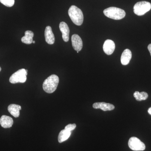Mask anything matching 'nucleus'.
<instances>
[{"label":"nucleus","mask_w":151,"mask_h":151,"mask_svg":"<svg viewBox=\"0 0 151 151\" xmlns=\"http://www.w3.org/2000/svg\"><path fill=\"white\" fill-rule=\"evenodd\" d=\"M59 81V77L57 76L55 74L50 76L44 81V90L49 94L53 93L57 88Z\"/></svg>","instance_id":"1"},{"label":"nucleus","mask_w":151,"mask_h":151,"mask_svg":"<svg viewBox=\"0 0 151 151\" xmlns=\"http://www.w3.org/2000/svg\"><path fill=\"white\" fill-rule=\"evenodd\" d=\"M148 113L150 114V115H151V107L148 109Z\"/></svg>","instance_id":"21"},{"label":"nucleus","mask_w":151,"mask_h":151,"mask_svg":"<svg viewBox=\"0 0 151 151\" xmlns=\"http://www.w3.org/2000/svg\"><path fill=\"white\" fill-rule=\"evenodd\" d=\"M103 13L106 17L114 20L122 19L126 16V12L124 10L115 7L105 9Z\"/></svg>","instance_id":"3"},{"label":"nucleus","mask_w":151,"mask_h":151,"mask_svg":"<svg viewBox=\"0 0 151 151\" xmlns=\"http://www.w3.org/2000/svg\"><path fill=\"white\" fill-rule=\"evenodd\" d=\"M148 49L149 51H150V53L151 56V43L148 46Z\"/></svg>","instance_id":"20"},{"label":"nucleus","mask_w":151,"mask_h":151,"mask_svg":"<svg viewBox=\"0 0 151 151\" xmlns=\"http://www.w3.org/2000/svg\"><path fill=\"white\" fill-rule=\"evenodd\" d=\"M13 123V120L9 116L3 115L0 119V124L3 128H11Z\"/></svg>","instance_id":"12"},{"label":"nucleus","mask_w":151,"mask_h":151,"mask_svg":"<svg viewBox=\"0 0 151 151\" xmlns=\"http://www.w3.org/2000/svg\"><path fill=\"white\" fill-rule=\"evenodd\" d=\"M27 71L24 68L19 69L11 76L9 78L10 82L12 84L24 83L27 79Z\"/></svg>","instance_id":"4"},{"label":"nucleus","mask_w":151,"mask_h":151,"mask_svg":"<svg viewBox=\"0 0 151 151\" xmlns=\"http://www.w3.org/2000/svg\"><path fill=\"white\" fill-rule=\"evenodd\" d=\"M14 0H0V2L7 7L12 6L14 4Z\"/></svg>","instance_id":"18"},{"label":"nucleus","mask_w":151,"mask_h":151,"mask_svg":"<svg viewBox=\"0 0 151 151\" xmlns=\"http://www.w3.org/2000/svg\"><path fill=\"white\" fill-rule=\"evenodd\" d=\"M151 9V4L149 2L142 1L136 3L134 7V13L138 16H142Z\"/></svg>","instance_id":"5"},{"label":"nucleus","mask_w":151,"mask_h":151,"mask_svg":"<svg viewBox=\"0 0 151 151\" xmlns=\"http://www.w3.org/2000/svg\"><path fill=\"white\" fill-rule=\"evenodd\" d=\"M76 127V124H69L65 127V129L68 131L71 132L73 130L75 129Z\"/></svg>","instance_id":"19"},{"label":"nucleus","mask_w":151,"mask_h":151,"mask_svg":"<svg viewBox=\"0 0 151 151\" xmlns=\"http://www.w3.org/2000/svg\"><path fill=\"white\" fill-rule=\"evenodd\" d=\"M21 106L16 104H11L8 106V110L12 116L15 118H18L20 115V111L21 110Z\"/></svg>","instance_id":"14"},{"label":"nucleus","mask_w":151,"mask_h":151,"mask_svg":"<svg viewBox=\"0 0 151 151\" xmlns=\"http://www.w3.org/2000/svg\"><path fill=\"white\" fill-rule=\"evenodd\" d=\"M71 42L73 49L76 51H81L83 47V42L78 35L74 34L71 37Z\"/></svg>","instance_id":"7"},{"label":"nucleus","mask_w":151,"mask_h":151,"mask_svg":"<svg viewBox=\"0 0 151 151\" xmlns=\"http://www.w3.org/2000/svg\"><path fill=\"white\" fill-rule=\"evenodd\" d=\"M68 14L74 24L78 26L82 24L84 20V16L80 9L75 6H71L68 10Z\"/></svg>","instance_id":"2"},{"label":"nucleus","mask_w":151,"mask_h":151,"mask_svg":"<svg viewBox=\"0 0 151 151\" xmlns=\"http://www.w3.org/2000/svg\"><path fill=\"white\" fill-rule=\"evenodd\" d=\"M129 147L132 150L135 151H144L145 150L146 146L138 138L132 137L129 139L128 142Z\"/></svg>","instance_id":"6"},{"label":"nucleus","mask_w":151,"mask_h":151,"mask_svg":"<svg viewBox=\"0 0 151 151\" xmlns=\"http://www.w3.org/2000/svg\"><path fill=\"white\" fill-rule=\"evenodd\" d=\"M59 28L62 32L63 39L65 42H67L69 40L70 30L67 24L63 22H61L60 23Z\"/></svg>","instance_id":"8"},{"label":"nucleus","mask_w":151,"mask_h":151,"mask_svg":"<svg viewBox=\"0 0 151 151\" xmlns=\"http://www.w3.org/2000/svg\"><path fill=\"white\" fill-rule=\"evenodd\" d=\"M45 37L47 43L52 45L55 42V37L51 27L47 26L45 31Z\"/></svg>","instance_id":"11"},{"label":"nucleus","mask_w":151,"mask_h":151,"mask_svg":"<svg viewBox=\"0 0 151 151\" xmlns=\"http://www.w3.org/2000/svg\"><path fill=\"white\" fill-rule=\"evenodd\" d=\"M34 33L31 31L27 30L25 32V35L22 38L21 40L23 43L26 44H31L32 43Z\"/></svg>","instance_id":"15"},{"label":"nucleus","mask_w":151,"mask_h":151,"mask_svg":"<svg viewBox=\"0 0 151 151\" xmlns=\"http://www.w3.org/2000/svg\"><path fill=\"white\" fill-rule=\"evenodd\" d=\"M93 107L95 109H100L104 111H112L115 109V106L112 104L104 102L94 103Z\"/></svg>","instance_id":"10"},{"label":"nucleus","mask_w":151,"mask_h":151,"mask_svg":"<svg viewBox=\"0 0 151 151\" xmlns=\"http://www.w3.org/2000/svg\"><path fill=\"white\" fill-rule=\"evenodd\" d=\"M132 53L130 50L127 49L122 53L121 56V63L123 65H127L129 63L132 59Z\"/></svg>","instance_id":"13"},{"label":"nucleus","mask_w":151,"mask_h":151,"mask_svg":"<svg viewBox=\"0 0 151 151\" xmlns=\"http://www.w3.org/2000/svg\"><path fill=\"white\" fill-rule=\"evenodd\" d=\"M134 96L137 101H141L147 100L148 97V94L146 92L136 91L134 93Z\"/></svg>","instance_id":"17"},{"label":"nucleus","mask_w":151,"mask_h":151,"mask_svg":"<svg viewBox=\"0 0 151 151\" xmlns=\"http://www.w3.org/2000/svg\"><path fill=\"white\" fill-rule=\"evenodd\" d=\"M104 52L108 55H111L115 49V44L114 42L111 40H107L104 42L103 46Z\"/></svg>","instance_id":"9"},{"label":"nucleus","mask_w":151,"mask_h":151,"mask_svg":"<svg viewBox=\"0 0 151 151\" xmlns=\"http://www.w3.org/2000/svg\"><path fill=\"white\" fill-rule=\"evenodd\" d=\"M71 134V132L65 129L62 130L60 132L58 137V141L59 143H61L65 142L67 140Z\"/></svg>","instance_id":"16"},{"label":"nucleus","mask_w":151,"mask_h":151,"mask_svg":"<svg viewBox=\"0 0 151 151\" xmlns=\"http://www.w3.org/2000/svg\"><path fill=\"white\" fill-rule=\"evenodd\" d=\"M1 67H0V71H1Z\"/></svg>","instance_id":"23"},{"label":"nucleus","mask_w":151,"mask_h":151,"mask_svg":"<svg viewBox=\"0 0 151 151\" xmlns=\"http://www.w3.org/2000/svg\"><path fill=\"white\" fill-rule=\"evenodd\" d=\"M32 43H35V41H33Z\"/></svg>","instance_id":"22"}]
</instances>
